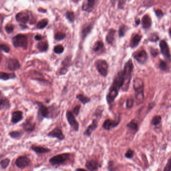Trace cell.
<instances>
[{
  "mask_svg": "<svg viewBox=\"0 0 171 171\" xmlns=\"http://www.w3.org/2000/svg\"><path fill=\"white\" fill-rule=\"evenodd\" d=\"M123 83V71H118L115 77L112 84L110 87L108 93L106 95V102L108 105H111L118 96L120 89Z\"/></svg>",
  "mask_w": 171,
  "mask_h": 171,
  "instance_id": "6da1fadb",
  "label": "cell"
},
{
  "mask_svg": "<svg viewBox=\"0 0 171 171\" xmlns=\"http://www.w3.org/2000/svg\"><path fill=\"white\" fill-rule=\"evenodd\" d=\"M35 104L38 108L37 118L39 121H42L44 118H55L58 116L59 110L57 106H54V105H52L49 108H48L39 101H36Z\"/></svg>",
  "mask_w": 171,
  "mask_h": 171,
  "instance_id": "7a4b0ae2",
  "label": "cell"
},
{
  "mask_svg": "<svg viewBox=\"0 0 171 171\" xmlns=\"http://www.w3.org/2000/svg\"><path fill=\"white\" fill-rule=\"evenodd\" d=\"M133 70V64L131 59H129L125 63L123 71V83L121 87L123 92H128L130 87V83Z\"/></svg>",
  "mask_w": 171,
  "mask_h": 171,
  "instance_id": "3957f363",
  "label": "cell"
},
{
  "mask_svg": "<svg viewBox=\"0 0 171 171\" xmlns=\"http://www.w3.org/2000/svg\"><path fill=\"white\" fill-rule=\"evenodd\" d=\"M133 87L135 90V101L137 105H141L144 101V83L141 78H135L133 83Z\"/></svg>",
  "mask_w": 171,
  "mask_h": 171,
  "instance_id": "277c9868",
  "label": "cell"
},
{
  "mask_svg": "<svg viewBox=\"0 0 171 171\" xmlns=\"http://www.w3.org/2000/svg\"><path fill=\"white\" fill-rule=\"evenodd\" d=\"M70 154L68 153H63L61 154H57L50 158L49 163L53 166H59L64 164L70 159Z\"/></svg>",
  "mask_w": 171,
  "mask_h": 171,
  "instance_id": "5b68a950",
  "label": "cell"
},
{
  "mask_svg": "<svg viewBox=\"0 0 171 171\" xmlns=\"http://www.w3.org/2000/svg\"><path fill=\"white\" fill-rule=\"evenodd\" d=\"M95 67L97 71L103 77H106L108 74V62L105 60L99 59L95 63Z\"/></svg>",
  "mask_w": 171,
  "mask_h": 171,
  "instance_id": "8992f818",
  "label": "cell"
},
{
  "mask_svg": "<svg viewBox=\"0 0 171 171\" xmlns=\"http://www.w3.org/2000/svg\"><path fill=\"white\" fill-rule=\"evenodd\" d=\"M13 45L15 47H22L27 49L28 41L26 36L23 34H18L15 36L12 39Z\"/></svg>",
  "mask_w": 171,
  "mask_h": 171,
  "instance_id": "52a82bcc",
  "label": "cell"
},
{
  "mask_svg": "<svg viewBox=\"0 0 171 171\" xmlns=\"http://www.w3.org/2000/svg\"><path fill=\"white\" fill-rule=\"evenodd\" d=\"M120 115H118V118L116 120H111L110 118L106 119L103 123L102 128L105 130L110 131L118 126L120 123Z\"/></svg>",
  "mask_w": 171,
  "mask_h": 171,
  "instance_id": "ba28073f",
  "label": "cell"
},
{
  "mask_svg": "<svg viewBox=\"0 0 171 171\" xmlns=\"http://www.w3.org/2000/svg\"><path fill=\"white\" fill-rule=\"evenodd\" d=\"M67 120L71 128L75 131H78L79 128V125L78 121L75 118L74 115H73L72 111H67L66 113Z\"/></svg>",
  "mask_w": 171,
  "mask_h": 171,
  "instance_id": "9c48e42d",
  "label": "cell"
},
{
  "mask_svg": "<svg viewBox=\"0 0 171 171\" xmlns=\"http://www.w3.org/2000/svg\"><path fill=\"white\" fill-rule=\"evenodd\" d=\"M133 58L140 64H144L148 60V56L146 51L144 50H140L133 54Z\"/></svg>",
  "mask_w": 171,
  "mask_h": 171,
  "instance_id": "30bf717a",
  "label": "cell"
},
{
  "mask_svg": "<svg viewBox=\"0 0 171 171\" xmlns=\"http://www.w3.org/2000/svg\"><path fill=\"white\" fill-rule=\"evenodd\" d=\"M31 161L26 156L19 157L15 161V165L20 169H24L29 166Z\"/></svg>",
  "mask_w": 171,
  "mask_h": 171,
  "instance_id": "8fae6325",
  "label": "cell"
},
{
  "mask_svg": "<svg viewBox=\"0 0 171 171\" xmlns=\"http://www.w3.org/2000/svg\"><path fill=\"white\" fill-rule=\"evenodd\" d=\"M47 136L51 138H56L59 141H62L65 139V136L63 134L62 131L59 127L54 128L47 134Z\"/></svg>",
  "mask_w": 171,
  "mask_h": 171,
  "instance_id": "7c38bea8",
  "label": "cell"
},
{
  "mask_svg": "<svg viewBox=\"0 0 171 171\" xmlns=\"http://www.w3.org/2000/svg\"><path fill=\"white\" fill-rule=\"evenodd\" d=\"M159 47L161 49V51L163 56L166 58L169 61H171V54L170 51L169 47L168 44L165 40H162L159 43Z\"/></svg>",
  "mask_w": 171,
  "mask_h": 171,
  "instance_id": "4fadbf2b",
  "label": "cell"
},
{
  "mask_svg": "<svg viewBox=\"0 0 171 171\" xmlns=\"http://www.w3.org/2000/svg\"><path fill=\"white\" fill-rule=\"evenodd\" d=\"M6 66L9 70L12 71H15L19 69L21 67L18 60L16 59L11 58L7 60Z\"/></svg>",
  "mask_w": 171,
  "mask_h": 171,
  "instance_id": "5bb4252c",
  "label": "cell"
},
{
  "mask_svg": "<svg viewBox=\"0 0 171 171\" xmlns=\"http://www.w3.org/2000/svg\"><path fill=\"white\" fill-rule=\"evenodd\" d=\"M85 166L89 171H97L98 169L101 168V165L96 159H92L87 161Z\"/></svg>",
  "mask_w": 171,
  "mask_h": 171,
  "instance_id": "9a60e30c",
  "label": "cell"
},
{
  "mask_svg": "<svg viewBox=\"0 0 171 171\" xmlns=\"http://www.w3.org/2000/svg\"><path fill=\"white\" fill-rule=\"evenodd\" d=\"M98 125V118H95L92 121V124H90L89 126H88L83 133L85 136H88V137L90 136L93 131H95V130L97 128Z\"/></svg>",
  "mask_w": 171,
  "mask_h": 171,
  "instance_id": "2e32d148",
  "label": "cell"
},
{
  "mask_svg": "<svg viewBox=\"0 0 171 171\" xmlns=\"http://www.w3.org/2000/svg\"><path fill=\"white\" fill-rule=\"evenodd\" d=\"M97 0H84L82 4V10L85 12H92L93 10Z\"/></svg>",
  "mask_w": 171,
  "mask_h": 171,
  "instance_id": "e0dca14e",
  "label": "cell"
},
{
  "mask_svg": "<svg viewBox=\"0 0 171 171\" xmlns=\"http://www.w3.org/2000/svg\"><path fill=\"white\" fill-rule=\"evenodd\" d=\"M23 119V112L20 110H17L13 112L11 115V122L12 124L16 125Z\"/></svg>",
  "mask_w": 171,
  "mask_h": 171,
  "instance_id": "ac0fdd59",
  "label": "cell"
},
{
  "mask_svg": "<svg viewBox=\"0 0 171 171\" xmlns=\"http://www.w3.org/2000/svg\"><path fill=\"white\" fill-rule=\"evenodd\" d=\"M71 59L69 57H66L62 63V66L59 71V75H63L66 74L68 69L70 66Z\"/></svg>",
  "mask_w": 171,
  "mask_h": 171,
  "instance_id": "d6986e66",
  "label": "cell"
},
{
  "mask_svg": "<svg viewBox=\"0 0 171 171\" xmlns=\"http://www.w3.org/2000/svg\"><path fill=\"white\" fill-rule=\"evenodd\" d=\"M22 126L24 131L27 133H32L35 130L36 123L33 122L31 119H28L22 124Z\"/></svg>",
  "mask_w": 171,
  "mask_h": 171,
  "instance_id": "ffe728a7",
  "label": "cell"
},
{
  "mask_svg": "<svg viewBox=\"0 0 171 171\" xmlns=\"http://www.w3.org/2000/svg\"><path fill=\"white\" fill-rule=\"evenodd\" d=\"M126 128H128L130 131H131L133 134H136L139 130V125L136 120H131V121L128 123L126 125Z\"/></svg>",
  "mask_w": 171,
  "mask_h": 171,
  "instance_id": "44dd1931",
  "label": "cell"
},
{
  "mask_svg": "<svg viewBox=\"0 0 171 171\" xmlns=\"http://www.w3.org/2000/svg\"><path fill=\"white\" fill-rule=\"evenodd\" d=\"M31 149L37 154H46V153H48L51 152V149H49L48 148H44L43 146H34V145L31 146Z\"/></svg>",
  "mask_w": 171,
  "mask_h": 171,
  "instance_id": "7402d4cb",
  "label": "cell"
},
{
  "mask_svg": "<svg viewBox=\"0 0 171 171\" xmlns=\"http://www.w3.org/2000/svg\"><path fill=\"white\" fill-rule=\"evenodd\" d=\"M142 38V36L136 34L131 38L130 41V46L131 48H134L135 47L138 46L139 44L140 43L141 40Z\"/></svg>",
  "mask_w": 171,
  "mask_h": 171,
  "instance_id": "603a6c76",
  "label": "cell"
},
{
  "mask_svg": "<svg viewBox=\"0 0 171 171\" xmlns=\"http://www.w3.org/2000/svg\"><path fill=\"white\" fill-rule=\"evenodd\" d=\"M141 24L143 28L147 29L151 27L152 25V19L149 15H144L141 20Z\"/></svg>",
  "mask_w": 171,
  "mask_h": 171,
  "instance_id": "cb8c5ba5",
  "label": "cell"
},
{
  "mask_svg": "<svg viewBox=\"0 0 171 171\" xmlns=\"http://www.w3.org/2000/svg\"><path fill=\"white\" fill-rule=\"evenodd\" d=\"M11 106L10 101L5 97H0V111L2 110L9 109Z\"/></svg>",
  "mask_w": 171,
  "mask_h": 171,
  "instance_id": "d4e9b609",
  "label": "cell"
},
{
  "mask_svg": "<svg viewBox=\"0 0 171 171\" xmlns=\"http://www.w3.org/2000/svg\"><path fill=\"white\" fill-rule=\"evenodd\" d=\"M16 18L18 22H21L23 23H26L28 21L29 16L27 13L20 12L17 14L16 16Z\"/></svg>",
  "mask_w": 171,
  "mask_h": 171,
  "instance_id": "484cf974",
  "label": "cell"
},
{
  "mask_svg": "<svg viewBox=\"0 0 171 171\" xmlns=\"http://www.w3.org/2000/svg\"><path fill=\"white\" fill-rule=\"evenodd\" d=\"M17 76L15 73H6L4 72H0V80L7 81L10 79H14Z\"/></svg>",
  "mask_w": 171,
  "mask_h": 171,
  "instance_id": "4316f807",
  "label": "cell"
},
{
  "mask_svg": "<svg viewBox=\"0 0 171 171\" xmlns=\"http://www.w3.org/2000/svg\"><path fill=\"white\" fill-rule=\"evenodd\" d=\"M115 30L113 29H111L109 30L108 33L106 35V41L109 44L112 45L115 40Z\"/></svg>",
  "mask_w": 171,
  "mask_h": 171,
  "instance_id": "83f0119b",
  "label": "cell"
},
{
  "mask_svg": "<svg viewBox=\"0 0 171 171\" xmlns=\"http://www.w3.org/2000/svg\"><path fill=\"white\" fill-rule=\"evenodd\" d=\"M92 28H93V25H92V24H89V25H88L87 26L84 27L82 29V38L83 40L90 33V32L92 29Z\"/></svg>",
  "mask_w": 171,
  "mask_h": 171,
  "instance_id": "f1b7e54d",
  "label": "cell"
},
{
  "mask_svg": "<svg viewBox=\"0 0 171 171\" xmlns=\"http://www.w3.org/2000/svg\"><path fill=\"white\" fill-rule=\"evenodd\" d=\"M76 98L83 105H86L87 103H89L90 101V98L82 94L77 95Z\"/></svg>",
  "mask_w": 171,
  "mask_h": 171,
  "instance_id": "f546056e",
  "label": "cell"
},
{
  "mask_svg": "<svg viewBox=\"0 0 171 171\" xmlns=\"http://www.w3.org/2000/svg\"><path fill=\"white\" fill-rule=\"evenodd\" d=\"M9 136L13 139H19L23 136V133L19 131H10Z\"/></svg>",
  "mask_w": 171,
  "mask_h": 171,
  "instance_id": "4dcf8cb0",
  "label": "cell"
},
{
  "mask_svg": "<svg viewBox=\"0 0 171 171\" xmlns=\"http://www.w3.org/2000/svg\"><path fill=\"white\" fill-rule=\"evenodd\" d=\"M159 69L163 71L166 72H170V67L168 65V64L166 62L164 61L163 60H161L159 62Z\"/></svg>",
  "mask_w": 171,
  "mask_h": 171,
  "instance_id": "1f68e13d",
  "label": "cell"
},
{
  "mask_svg": "<svg viewBox=\"0 0 171 171\" xmlns=\"http://www.w3.org/2000/svg\"><path fill=\"white\" fill-rule=\"evenodd\" d=\"M162 121V117L159 115H156L153 116L151 123L152 126H157L159 125Z\"/></svg>",
  "mask_w": 171,
  "mask_h": 171,
  "instance_id": "d6a6232c",
  "label": "cell"
},
{
  "mask_svg": "<svg viewBox=\"0 0 171 171\" xmlns=\"http://www.w3.org/2000/svg\"><path fill=\"white\" fill-rule=\"evenodd\" d=\"M37 48L41 52L46 51L48 48V45L46 42H40L37 45Z\"/></svg>",
  "mask_w": 171,
  "mask_h": 171,
  "instance_id": "836d02e7",
  "label": "cell"
},
{
  "mask_svg": "<svg viewBox=\"0 0 171 171\" xmlns=\"http://www.w3.org/2000/svg\"><path fill=\"white\" fill-rule=\"evenodd\" d=\"M10 159L8 158H5L0 161V166L3 169H6L10 165Z\"/></svg>",
  "mask_w": 171,
  "mask_h": 171,
  "instance_id": "e575fe53",
  "label": "cell"
},
{
  "mask_svg": "<svg viewBox=\"0 0 171 171\" xmlns=\"http://www.w3.org/2000/svg\"><path fill=\"white\" fill-rule=\"evenodd\" d=\"M103 43L101 41H97L93 46V49L95 52H97L103 47Z\"/></svg>",
  "mask_w": 171,
  "mask_h": 171,
  "instance_id": "d590c367",
  "label": "cell"
},
{
  "mask_svg": "<svg viewBox=\"0 0 171 171\" xmlns=\"http://www.w3.org/2000/svg\"><path fill=\"white\" fill-rule=\"evenodd\" d=\"M127 30V26L125 25H121L118 30V35L120 37H123L125 35Z\"/></svg>",
  "mask_w": 171,
  "mask_h": 171,
  "instance_id": "8d00e7d4",
  "label": "cell"
},
{
  "mask_svg": "<svg viewBox=\"0 0 171 171\" xmlns=\"http://www.w3.org/2000/svg\"><path fill=\"white\" fill-rule=\"evenodd\" d=\"M48 21L47 19H43L37 24V28L38 29H43L48 24Z\"/></svg>",
  "mask_w": 171,
  "mask_h": 171,
  "instance_id": "74e56055",
  "label": "cell"
},
{
  "mask_svg": "<svg viewBox=\"0 0 171 171\" xmlns=\"http://www.w3.org/2000/svg\"><path fill=\"white\" fill-rule=\"evenodd\" d=\"M134 99L133 97H129L126 100V108L128 109H131L133 108V105H134Z\"/></svg>",
  "mask_w": 171,
  "mask_h": 171,
  "instance_id": "f35d334b",
  "label": "cell"
},
{
  "mask_svg": "<svg viewBox=\"0 0 171 171\" xmlns=\"http://www.w3.org/2000/svg\"><path fill=\"white\" fill-rule=\"evenodd\" d=\"M134 151L133 149H128L125 154V157L128 159H131L134 156Z\"/></svg>",
  "mask_w": 171,
  "mask_h": 171,
  "instance_id": "ab89813d",
  "label": "cell"
},
{
  "mask_svg": "<svg viewBox=\"0 0 171 171\" xmlns=\"http://www.w3.org/2000/svg\"><path fill=\"white\" fill-rule=\"evenodd\" d=\"M103 111V109L102 108L98 107V108H97L95 111L94 115L97 118L100 119L101 116H102V113Z\"/></svg>",
  "mask_w": 171,
  "mask_h": 171,
  "instance_id": "60d3db41",
  "label": "cell"
},
{
  "mask_svg": "<svg viewBox=\"0 0 171 171\" xmlns=\"http://www.w3.org/2000/svg\"><path fill=\"white\" fill-rule=\"evenodd\" d=\"M63 51H64V47L61 45H57L54 48V52L57 54H61Z\"/></svg>",
  "mask_w": 171,
  "mask_h": 171,
  "instance_id": "b9f144b4",
  "label": "cell"
},
{
  "mask_svg": "<svg viewBox=\"0 0 171 171\" xmlns=\"http://www.w3.org/2000/svg\"><path fill=\"white\" fill-rule=\"evenodd\" d=\"M66 17L70 22H73L75 20L74 14L73 12H67L66 14Z\"/></svg>",
  "mask_w": 171,
  "mask_h": 171,
  "instance_id": "7bdbcfd3",
  "label": "cell"
},
{
  "mask_svg": "<svg viewBox=\"0 0 171 171\" xmlns=\"http://www.w3.org/2000/svg\"><path fill=\"white\" fill-rule=\"evenodd\" d=\"M66 37L65 34L62 32H58L55 35V39L57 41H61L63 40Z\"/></svg>",
  "mask_w": 171,
  "mask_h": 171,
  "instance_id": "ee69618b",
  "label": "cell"
},
{
  "mask_svg": "<svg viewBox=\"0 0 171 171\" xmlns=\"http://www.w3.org/2000/svg\"><path fill=\"white\" fill-rule=\"evenodd\" d=\"M80 108H81V106L80 105H77L73 108L72 113H73V115H74V116H78V115H79L80 113Z\"/></svg>",
  "mask_w": 171,
  "mask_h": 171,
  "instance_id": "f6af8a7d",
  "label": "cell"
},
{
  "mask_svg": "<svg viewBox=\"0 0 171 171\" xmlns=\"http://www.w3.org/2000/svg\"><path fill=\"white\" fill-rule=\"evenodd\" d=\"M118 8L120 9H123L126 4V0H118Z\"/></svg>",
  "mask_w": 171,
  "mask_h": 171,
  "instance_id": "bcb514c9",
  "label": "cell"
},
{
  "mask_svg": "<svg viewBox=\"0 0 171 171\" xmlns=\"http://www.w3.org/2000/svg\"><path fill=\"white\" fill-rule=\"evenodd\" d=\"M0 49L3 50L6 53H9L10 52V48L7 45L5 44H1L0 45Z\"/></svg>",
  "mask_w": 171,
  "mask_h": 171,
  "instance_id": "7dc6e473",
  "label": "cell"
},
{
  "mask_svg": "<svg viewBox=\"0 0 171 171\" xmlns=\"http://www.w3.org/2000/svg\"><path fill=\"white\" fill-rule=\"evenodd\" d=\"M5 30L8 33H11V32L13 31V26L11 24H8L6 25V26L5 27Z\"/></svg>",
  "mask_w": 171,
  "mask_h": 171,
  "instance_id": "c3c4849f",
  "label": "cell"
},
{
  "mask_svg": "<svg viewBox=\"0 0 171 171\" xmlns=\"http://www.w3.org/2000/svg\"><path fill=\"white\" fill-rule=\"evenodd\" d=\"M171 158H170L168 159V162L167 163L164 169V171H171Z\"/></svg>",
  "mask_w": 171,
  "mask_h": 171,
  "instance_id": "681fc988",
  "label": "cell"
},
{
  "mask_svg": "<svg viewBox=\"0 0 171 171\" xmlns=\"http://www.w3.org/2000/svg\"><path fill=\"white\" fill-rule=\"evenodd\" d=\"M159 39V38L158 35H157L156 34H155L152 35L149 39V40H150L151 41L153 42L157 41Z\"/></svg>",
  "mask_w": 171,
  "mask_h": 171,
  "instance_id": "f907efd6",
  "label": "cell"
},
{
  "mask_svg": "<svg viewBox=\"0 0 171 171\" xmlns=\"http://www.w3.org/2000/svg\"><path fill=\"white\" fill-rule=\"evenodd\" d=\"M151 54L154 57H156L159 54V51L157 49H151Z\"/></svg>",
  "mask_w": 171,
  "mask_h": 171,
  "instance_id": "816d5d0a",
  "label": "cell"
},
{
  "mask_svg": "<svg viewBox=\"0 0 171 171\" xmlns=\"http://www.w3.org/2000/svg\"><path fill=\"white\" fill-rule=\"evenodd\" d=\"M155 13H156V15L159 18H161L162 17H163V13L161 10H159V9H158V10H156L155 11Z\"/></svg>",
  "mask_w": 171,
  "mask_h": 171,
  "instance_id": "f5cc1de1",
  "label": "cell"
},
{
  "mask_svg": "<svg viewBox=\"0 0 171 171\" xmlns=\"http://www.w3.org/2000/svg\"><path fill=\"white\" fill-rule=\"evenodd\" d=\"M42 37L41 35H37L35 36V40H37V41H40L42 39Z\"/></svg>",
  "mask_w": 171,
  "mask_h": 171,
  "instance_id": "db71d44e",
  "label": "cell"
},
{
  "mask_svg": "<svg viewBox=\"0 0 171 171\" xmlns=\"http://www.w3.org/2000/svg\"><path fill=\"white\" fill-rule=\"evenodd\" d=\"M3 21V18L2 16L0 15V30H1Z\"/></svg>",
  "mask_w": 171,
  "mask_h": 171,
  "instance_id": "11a10c76",
  "label": "cell"
},
{
  "mask_svg": "<svg viewBox=\"0 0 171 171\" xmlns=\"http://www.w3.org/2000/svg\"><path fill=\"white\" fill-rule=\"evenodd\" d=\"M136 24L137 25H139V24H140V19H138V20H136Z\"/></svg>",
  "mask_w": 171,
  "mask_h": 171,
  "instance_id": "9f6ffc18",
  "label": "cell"
},
{
  "mask_svg": "<svg viewBox=\"0 0 171 171\" xmlns=\"http://www.w3.org/2000/svg\"><path fill=\"white\" fill-rule=\"evenodd\" d=\"M115 1H116V0H110V2H111V3H112V4H113H113H114L115 3Z\"/></svg>",
  "mask_w": 171,
  "mask_h": 171,
  "instance_id": "6f0895ef",
  "label": "cell"
},
{
  "mask_svg": "<svg viewBox=\"0 0 171 171\" xmlns=\"http://www.w3.org/2000/svg\"><path fill=\"white\" fill-rule=\"evenodd\" d=\"M4 97L3 96V93H2V92L0 90V97Z\"/></svg>",
  "mask_w": 171,
  "mask_h": 171,
  "instance_id": "680465c9",
  "label": "cell"
},
{
  "mask_svg": "<svg viewBox=\"0 0 171 171\" xmlns=\"http://www.w3.org/2000/svg\"><path fill=\"white\" fill-rule=\"evenodd\" d=\"M73 2H75V3H77V2H79L80 0H72Z\"/></svg>",
  "mask_w": 171,
  "mask_h": 171,
  "instance_id": "91938a15",
  "label": "cell"
},
{
  "mask_svg": "<svg viewBox=\"0 0 171 171\" xmlns=\"http://www.w3.org/2000/svg\"><path fill=\"white\" fill-rule=\"evenodd\" d=\"M76 170H85L83 169H77Z\"/></svg>",
  "mask_w": 171,
  "mask_h": 171,
  "instance_id": "94428289",
  "label": "cell"
}]
</instances>
